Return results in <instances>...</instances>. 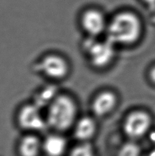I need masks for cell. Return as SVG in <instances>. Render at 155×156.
Instances as JSON below:
<instances>
[{"label": "cell", "mask_w": 155, "mask_h": 156, "mask_svg": "<svg viewBox=\"0 0 155 156\" xmlns=\"http://www.w3.org/2000/svg\"><path fill=\"white\" fill-rule=\"evenodd\" d=\"M140 149L136 144L127 143L121 147L117 156H140Z\"/></svg>", "instance_id": "obj_14"}, {"label": "cell", "mask_w": 155, "mask_h": 156, "mask_svg": "<svg viewBox=\"0 0 155 156\" xmlns=\"http://www.w3.org/2000/svg\"><path fill=\"white\" fill-rule=\"evenodd\" d=\"M18 150L20 156H39L43 151V141L34 134H27L21 139Z\"/></svg>", "instance_id": "obj_11"}, {"label": "cell", "mask_w": 155, "mask_h": 156, "mask_svg": "<svg viewBox=\"0 0 155 156\" xmlns=\"http://www.w3.org/2000/svg\"><path fill=\"white\" fill-rule=\"evenodd\" d=\"M38 67L46 77L53 80H62L67 76L69 65L65 58L57 54H49L42 58Z\"/></svg>", "instance_id": "obj_5"}, {"label": "cell", "mask_w": 155, "mask_h": 156, "mask_svg": "<svg viewBox=\"0 0 155 156\" xmlns=\"http://www.w3.org/2000/svg\"><path fill=\"white\" fill-rule=\"evenodd\" d=\"M116 94L111 90H103L98 93L93 99L91 109L97 117H105L113 112L117 105Z\"/></svg>", "instance_id": "obj_7"}, {"label": "cell", "mask_w": 155, "mask_h": 156, "mask_svg": "<svg viewBox=\"0 0 155 156\" xmlns=\"http://www.w3.org/2000/svg\"><path fill=\"white\" fill-rule=\"evenodd\" d=\"M139 19L131 12H122L113 18L107 27V39L113 44H130L139 38Z\"/></svg>", "instance_id": "obj_2"}, {"label": "cell", "mask_w": 155, "mask_h": 156, "mask_svg": "<svg viewBox=\"0 0 155 156\" xmlns=\"http://www.w3.org/2000/svg\"><path fill=\"white\" fill-rule=\"evenodd\" d=\"M68 149L66 139L59 133H53L43 140V152L46 156H63Z\"/></svg>", "instance_id": "obj_10"}, {"label": "cell", "mask_w": 155, "mask_h": 156, "mask_svg": "<svg viewBox=\"0 0 155 156\" xmlns=\"http://www.w3.org/2000/svg\"><path fill=\"white\" fill-rule=\"evenodd\" d=\"M148 156H155V151H153V153H152V154H150Z\"/></svg>", "instance_id": "obj_17"}, {"label": "cell", "mask_w": 155, "mask_h": 156, "mask_svg": "<svg viewBox=\"0 0 155 156\" xmlns=\"http://www.w3.org/2000/svg\"><path fill=\"white\" fill-rule=\"evenodd\" d=\"M151 78L155 82V68H154L151 72Z\"/></svg>", "instance_id": "obj_16"}, {"label": "cell", "mask_w": 155, "mask_h": 156, "mask_svg": "<svg viewBox=\"0 0 155 156\" xmlns=\"http://www.w3.org/2000/svg\"><path fill=\"white\" fill-rule=\"evenodd\" d=\"M58 94L57 89L55 86H46L36 94L34 104L41 109L47 108Z\"/></svg>", "instance_id": "obj_12"}, {"label": "cell", "mask_w": 155, "mask_h": 156, "mask_svg": "<svg viewBox=\"0 0 155 156\" xmlns=\"http://www.w3.org/2000/svg\"><path fill=\"white\" fill-rule=\"evenodd\" d=\"M114 45L108 39L103 41L90 39L85 42V51L91 65L98 69L109 65L114 58Z\"/></svg>", "instance_id": "obj_3"}, {"label": "cell", "mask_w": 155, "mask_h": 156, "mask_svg": "<svg viewBox=\"0 0 155 156\" xmlns=\"http://www.w3.org/2000/svg\"><path fill=\"white\" fill-rule=\"evenodd\" d=\"M74 136L79 142H90L97 131V124L92 116H85L77 120L73 127Z\"/></svg>", "instance_id": "obj_9"}, {"label": "cell", "mask_w": 155, "mask_h": 156, "mask_svg": "<svg viewBox=\"0 0 155 156\" xmlns=\"http://www.w3.org/2000/svg\"><path fill=\"white\" fill-rule=\"evenodd\" d=\"M144 1L146 3H148L149 5H155V0H144Z\"/></svg>", "instance_id": "obj_15"}, {"label": "cell", "mask_w": 155, "mask_h": 156, "mask_svg": "<svg viewBox=\"0 0 155 156\" xmlns=\"http://www.w3.org/2000/svg\"><path fill=\"white\" fill-rule=\"evenodd\" d=\"M46 109L45 118L48 127L57 132L73 128L77 120V104L66 94H58Z\"/></svg>", "instance_id": "obj_1"}, {"label": "cell", "mask_w": 155, "mask_h": 156, "mask_svg": "<svg viewBox=\"0 0 155 156\" xmlns=\"http://www.w3.org/2000/svg\"><path fill=\"white\" fill-rule=\"evenodd\" d=\"M41 108L33 104H26L19 111L18 123L21 128L29 132L42 131L48 127L45 116L41 112Z\"/></svg>", "instance_id": "obj_4"}, {"label": "cell", "mask_w": 155, "mask_h": 156, "mask_svg": "<svg viewBox=\"0 0 155 156\" xmlns=\"http://www.w3.org/2000/svg\"><path fill=\"white\" fill-rule=\"evenodd\" d=\"M150 117L142 111H136L130 114L124 122L123 129L127 136L138 138L143 136L150 127Z\"/></svg>", "instance_id": "obj_6"}, {"label": "cell", "mask_w": 155, "mask_h": 156, "mask_svg": "<svg viewBox=\"0 0 155 156\" xmlns=\"http://www.w3.org/2000/svg\"><path fill=\"white\" fill-rule=\"evenodd\" d=\"M68 156H96L95 149L90 142H79L71 150Z\"/></svg>", "instance_id": "obj_13"}, {"label": "cell", "mask_w": 155, "mask_h": 156, "mask_svg": "<svg viewBox=\"0 0 155 156\" xmlns=\"http://www.w3.org/2000/svg\"><path fill=\"white\" fill-rule=\"evenodd\" d=\"M82 26L85 32L92 37H96L106 29V21L100 11L90 10L82 16Z\"/></svg>", "instance_id": "obj_8"}]
</instances>
